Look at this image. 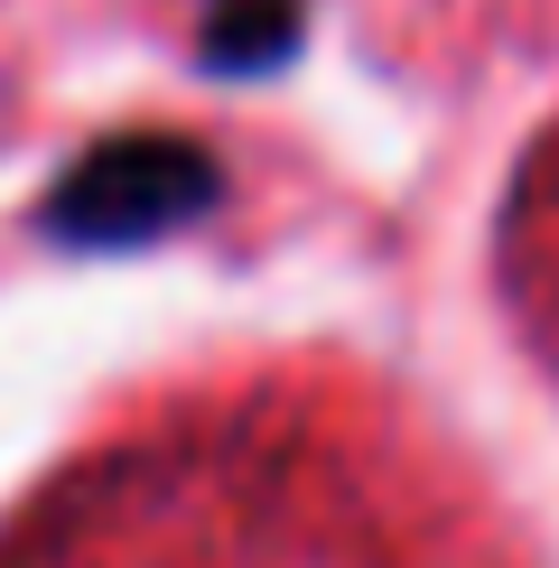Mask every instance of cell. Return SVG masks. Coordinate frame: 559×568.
<instances>
[{
	"label": "cell",
	"instance_id": "obj_1",
	"mask_svg": "<svg viewBox=\"0 0 559 568\" xmlns=\"http://www.w3.org/2000/svg\"><path fill=\"white\" fill-rule=\"evenodd\" d=\"M215 196V178H205V159L169 150V140H122V150H103L93 169L57 196V224L84 233V243H122V233H159L169 215H186V205Z\"/></svg>",
	"mask_w": 559,
	"mask_h": 568
}]
</instances>
